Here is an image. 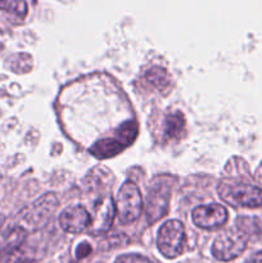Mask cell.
I'll return each mask as SVG.
<instances>
[{
  "label": "cell",
  "instance_id": "cell-1",
  "mask_svg": "<svg viewBox=\"0 0 262 263\" xmlns=\"http://www.w3.org/2000/svg\"><path fill=\"white\" fill-rule=\"evenodd\" d=\"M157 246L159 252L166 258L172 259L181 256L186 247L184 225L177 220H170L164 222L158 230Z\"/></svg>",
  "mask_w": 262,
  "mask_h": 263
},
{
  "label": "cell",
  "instance_id": "cell-2",
  "mask_svg": "<svg viewBox=\"0 0 262 263\" xmlns=\"http://www.w3.org/2000/svg\"><path fill=\"white\" fill-rule=\"evenodd\" d=\"M116 215L121 223H131L138 220L143 211V198L134 182L126 181L118 190L116 199Z\"/></svg>",
  "mask_w": 262,
  "mask_h": 263
},
{
  "label": "cell",
  "instance_id": "cell-3",
  "mask_svg": "<svg viewBox=\"0 0 262 263\" xmlns=\"http://www.w3.org/2000/svg\"><path fill=\"white\" fill-rule=\"evenodd\" d=\"M223 202L235 207L257 208L262 205V190L249 184H221L217 189Z\"/></svg>",
  "mask_w": 262,
  "mask_h": 263
},
{
  "label": "cell",
  "instance_id": "cell-4",
  "mask_svg": "<svg viewBox=\"0 0 262 263\" xmlns=\"http://www.w3.org/2000/svg\"><path fill=\"white\" fill-rule=\"evenodd\" d=\"M247 240V236L238 229L226 230L213 241V257L221 262L233 261L246 251Z\"/></svg>",
  "mask_w": 262,
  "mask_h": 263
},
{
  "label": "cell",
  "instance_id": "cell-5",
  "mask_svg": "<svg viewBox=\"0 0 262 263\" xmlns=\"http://www.w3.org/2000/svg\"><path fill=\"white\" fill-rule=\"evenodd\" d=\"M192 218L194 225L199 229L213 230L225 225L228 221V211L220 204L199 205L193 211Z\"/></svg>",
  "mask_w": 262,
  "mask_h": 263
},
{
  "label": "cell",
  "instance_id": "cell-6",
  "mask_svg": "<svg viewBox=\"0 0 262 263\" xmlns=\"http://www.w3.org/2000/svg\"><path fill=\"white\" fill-rule=\"evenodd\" d=\"M170 185H154L148 194L146 200V217L149 223H154L163 217L169 211L170 204Z\"/></svg>",
  "mask_w": 262,
  "mask_h": 263
},
{
  "label": "cell",
  "instance_id": "cell-7",
  "mask_svg": "<svg viewBox=\"0 0 262 263\" xmlns=\"http://www.w3.org/2000/svg\"><path fill=\"white\" fill-rule=\"evenodd\" d=\"M59 223L66 233L80 234L91 223V216L82 205L68 207L59 216Z\"/></svg>",
  "mask_w": 262,
  "mask_h": 263
},
{
  "label": "cell",
  "instance_id": "cell-8",
  "mask_svg": "<svg viewBox=\"0 0 262 263\" xmlns=\"http://www.w3.org/2000/svg\"><path fill=\"white\" fill-rule=\"evenodd\" d=\"M116 215V205L113 203L112 197H105L100 199L94 205V213L91 216V223H90V231L94 235L103 234L108 231L112 226L113 218Z\"/></svg>",
  "mask_w": 262,
  "mask_h": 263
},
{
  "label": "cell",
  "instance_id": "cell-9",
  "mask_svg": "<svg viewBox=\"0 0 262 263\" xmlns=\"http://www.w3.org/2000/svg\"><path fill=\"white\" fill-rule=\"evenodd\" d=\"M58 205V199L54 194H45L43 198L36 200L30 210H27V215L25 216V220L28 223H32L33 226H43L48 222L50 216L55 211Z\"/></svg>",
  "mask_w": 262,
  "mask_h": 263
},
{
  "label": "cell",
  "instance_id": "cell-10",
  "mask_svg": "<svg viewBox=\"0 0 262 263\" xmlns=\"http://www.w3.org/2000/svg\"><path fill=\"white\" fill-rule=\"evenodd\" d=\"M127 146L116 136V138H107L97 141L94 145L90 148V153L98 159H107L110 157H115L123 152Z\"/></svg>",
  "mask_w": 262,
  "mask_h": 263
},
{
  "label": "cell",
  "instance_id": "cell-11",
  "mask_svg": "<svg viewBox=\"0 0 262 263\" xmlns=\"http://www.w3.org/2000/svg\"><path fill=\"white\" fill-rule=\"evenodd\" d=\"M163 133L167 139L177 140L185 133V117L180 110L171 112L164 118Z\"/></svg>",
  "mask_w": 262,
  "mask_h": 263
},
{
  "label": "cell",
  "instance_id": "cell-12",
  "mask_svg": "<svg viewBox=\"0 0 262 263\" xmlns=\"http://www.w3.org/2000/svg\"><path fill=\"white\" fill-rule=\"evenodd\" d=\"M145 80L148 84L156 87L158 90H166L170 86V76L167 71L161 67H153V68L148 69L145 73Z\"/></svg>",
  "mask_w": 262,
  "mask_h": 263
},
{
  "label": "cell",
  "instance_id": "cell-13",
  "mask_svg": "<svg viewBox=\"0 0 262 263\" xmlns=\"http://www.w3.org/2000/svg\"><path fill=\"white\" fill-rule=\"evenodd\" d=\"M236 229L240 230L247 239L252 235L262 236V221L256 217H240L236 221Z\"/></svg>",
  "mask_w": 262,
  "mask_h": 263
},
{
  "label": "cell",
  "instance_id": "cell-14",
  "mask_svg": "<svg viewBox=\"0 0 262 263\" xmlns=\"http://www.w3.org/2000/svg\"><path fill=\"white\" fill-rule=\"evenodd\" d=\"M116 136L125 144L126 146H128L130 144L134 143V140L138 136V125H136L135 121H127V122L122 123L120 126V128L116 133Z\"/></svg>",
  "mask_w": 262,
  "mask_h": 263
},
{
  "label": "cell",
  "instance_id": "cell-15",
  "mask_svg": "<svg viewBox=\"0 0 262 263\" xmlns=\"http://www.w3.org/2000/svg\"><path fill=\"white\" fill-rule=\"evenodd\" d=\"M0 263H30L26 259L25 252L18 248L0 249Z\"/></svg>",
  "mask_w": 262,
  "mask_h": 263
},
{
  "label": "cell",
  "instance_id": "cell-16",
  "mask_svg": "<svg viewBox=\"0 0 262 263\" xmlns=\"http://www.w3.org/2000/svg\"><path fill=\"white\" fill-rule=\"evenodd\" d=\"M0 9L23 17L27 13V4L25 2H17V0H0Z\"/></svg>",
  "mask_w": 262,
  "mask_h": 263
},
{
  "label": "cell",
  "instance_id": "cell-17",
  "mask_svg": "<svg viewBox=\"0 0 262 263\" xmlns=\"http://www.w3.org/2000/svg\"><path fill=\"white\" fill-rule=\"evenodd\" d=\"M115 263H153L146 257L140 254H123L116 259Z\"/></svg>",
  "mask_w": 262,
  "mask_h": 263
},
{
  "label": "cell",
  "instance_id": "cell-18",
  "mask_svg": "<svg viewBox=\"0 0 262 263\" xmlns=\"http://www.w3.org/2000/svg\"><path fill=\"white\" fill-rule=\"evenodd\" d=\"M91 253V247L89 246L87 243H82L80 244L79 248H77V257L79 258H84V257H86L87 254Z\"/></svg>",
  "mask_w": 262,
  "mask_h": 263
},
{
  "label": "cell",
  "instance_id": "cell-19",
  "mask_svg": "<svg viewBox=\"0 0 262 263\" xmlns=\"http://www.w3.org/2000/svg\"><path fill=\"white\" fill-rule=\"evenodd\" d=\"M246 263H262V252L253 254Z\"/></svg>",
  "mask_w": 262,
  "mask_h": 263
},
{
  "label": "cell",
  "instance_id": "cell-20",
  "mask_svg": "<svg viewBox=\"0 0 262 263\" xmlns=\"http://www.w3.org/2000/svg\"><path fill=\"white\" fill-rule=\"evenodd\" d=\"M4 222H5V217L3 215H0V229H2V226L4 225Z\"/></svg>",
  "mask_w": 262,
  "mask_h": 263
}]
</instances>
